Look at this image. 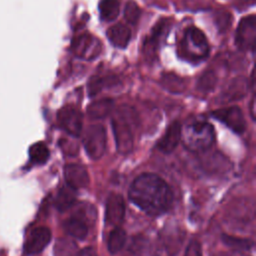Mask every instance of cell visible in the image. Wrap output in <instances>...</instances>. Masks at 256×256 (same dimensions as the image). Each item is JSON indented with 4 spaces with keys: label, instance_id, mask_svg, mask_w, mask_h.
<instances>
[{
    "label": "cell",
    "instance_id": "cell-19",
    "mask_svg": "<svg viewBox=\"0 0 256 256\" xmlns=\"http://www.w3.org/2000/svg\"><path fill=\"white\" fill-rule=\"evenodd\" d=\"M76 200V190L68 185L63 186L58 191L55 198V207L58 211L63 212L68 210Z\"/></svg>",
    "mask_w": 256,
    "mask_h": 256
},
{
    "label": "cell",
    "instance_id": "cell-29",
    "mask_svg": "<svg viewBox=\"0 0 256 256\" xmlns=\"http://www.w3.org/2000/svg\"><path fill=\"white\" fill-rule=\"evenodd\" d=\"M231 23V15L227 12H221L216 16V25L220 31H225Z\"/></svg>",
    "mask_w": 256,
    "mask_h": 256
},
{
    "label": "cell",
    "instance_id": "cell-9",
    "mask_svg": "<svg viewBox=\"0 0 256 256\" xmlns=\"http://www.w3.org/2000/svg\"><path fill=\"white\" fill-rule=\"evenodd\" d=\"M57 121L60 128L71 136L77 137L80 135L82 130V115L75 107L71 105L62 107L57 114Z\"/></svg>",
    "mask_w": 256,
    "mask_h": 256
},
{
    "label": "cell",
    "instance_id": "cell-13",
    "mask_svg": "<svg viewBox=\"0 0 256 256\" xmlns=\"http://www.w3.org/2000/svg\"><path fill=\"white\" fill-rule=\"evenodd\" d=\"M64 177L67 185L75 190L85 188L89 184L88 172L81 164H67L64 167Z\"/></svg>",
    "mask_w": 256,
    "mask_h": 256
},
{
    "label": "cell",
    "instance_id": "cell-33",
    "mask_svg": "<svg viewBox=\"0 0 256 256\" xmlns=\"http://www.w3.org/2000/svg\"><path fill=\"white\" fill-rule=\"evenodd\" d=\"M240 3H243V4H248V5H251V4H254V1L255 0H238Z\"/></svg>",
    "mask_w": 256,
    "mask_h": 256
},
{
    "label": "cell",
    "instance_id": "cell-22",
    "mask_svg": "<svg viewBox=\"0 0 256 256\" xmlns=\"http://www.w3.org/2000/svg\"><path fill=\"white\" fill-rule=\"evenodd\" d=\"M119 82L118 78L115 76H107L104 78L93 76L88 82V94L90 97L97 95L104 87L114 86Z\"/></svg>",
    "mask_w": 256,
    "mask_h": 256
},
{
    "label": "cell",
    "instance_id": "cell-11",
    "mask_svg": "<svg viewBox=\"0 0 256 256\" xmlns=\"http://www.w3.org/2000/svg\"><path fill=\"white\" fill-rule=\"evenodd\" d=\"M125 216V201L118 193H111L106 201L105 222L110 226H119Z\"/></svg>",
    "mask_w": 256,
    "mask_h": 256
},
{
    "label": "cell",
    "instance_id": "cell-12",
    "mask_svg": "<svg viewBox=\"0 0 256 256\" xmlns=\"http://www.w3.org/2000/svg\"><path fill=\"white\" fill-rule=\"evenodd\" d=\"M51 240V231L49 228L40 226L34 228L25 244H24V252L27 255H34L40 253L50 242Z\"/></svg>",
    "mask_w": 256,
    "mask_h": 256
},
{
    "label": "cell",
    "instance_id": "cell-8",
    "mask_svg": "<svg viewBox=\"0 0 256 256\" xmlns=\"http://www.w3.org/2000/svg\"><path fill=\"white\" fill-rule=\"evenodd\" d=\"M85 206V208L79 207V209L75 211V213L64 223V229L66 232L70 236L79 240H82L87 236L89 231V222H87V220L89 221L92 219L89 216V205Z\"/></svg>",
    "mask_w": 256,
    "mask_h": 256
},
{
    "label": "cell",
    "instance_id": "cell-7",
    "mask_svg": "<svg viewBox=\"0 0 256 256\" xmlns=\"http://www.w3.org/2000/svg\"><path fill=\"white\" fill-rule=\"evenodd\" d=\"M212 117L226 125L233 132L241 134L246 129V122L242 110L237 106L221 108L212 112Z\"/></svg>",
    "mask_w": 256,
    "mask_h": 256
},
{
    "label": "cell",
    "instance_id": "cell-31",
    "mask_svg": "<svg viewBox=\"0 0 256 256\" xmlns=\"http://www.w3.org/2000/svg\"><path fill=\"white\" fill-rule=\"evenodd\" d=\"M78 256H98L97 252L92 247H85L79 251Z\"/></svg>",
    "mask_w": 256,
    "mask_h": 256
},
{
    "label": "cell",
    "instance_id": "cell-5",
    "mask_svg": "<svg viewBox=\"0 0 256 256\" xmlns=\"http://www.w3.org/2000/svg\"><path fill=\"white\" fill-rule=\"evenodd\" d=\"M82 143L87 155L91 159H100L106 150L107 144L104 126L101 124H93L87 127L82 137Z\"/></svg>",
    "mask_w": 256,
    "mask_h": 256
},
{
    "label": "cell",
    "instance_id": "cell-30",
    "mask_svg": "<svg viewBox=\"0 0 256 256\" xmlns=\"http://www.w3.org/2000/svg\"><path fill=\"white\" fill-rule=\"evenodd\" d=\"M185 256H201L199 243L196 241H192L185 252Z\"/></svg>",
    "mask_w": 256,
    "mask_h": 256
},
{
    "label": "cell",
    "instance_id": "cell-27",
    "mask_svg": "<svg viewBox=\"0 0 256 256\" xmlns=\"http://www.w3.org/2000/svg\"><path fill=\"white\" fill-rule=\"evenodd\" d=\"M222 241L225 245L238 250H249L253 246V241L249 239L234 237L230 235H222Z\"/></svg>",
    "mask_w": 256,
    "mask_h": 256
},
{
    "label": "cell",
    "instance_id": "cell-32",
    "mask_svg": "<svg viewBox=\"0 0 256 256\" xmlns=\"http://www.w3.org/2000/svg\"><path fill=\"white\" fill-rule=\"evenodd\" d=\"M251 117L254 119L255 118V113H254V98L251 100Z\"/></svg>",
    "mask_w": 256,
    "mask_h": 256
},
{
    "label": "cell",
    "instance_id": "cell-26",
    "mask_svg": "<svg viewBox=\"0 0 256 256\" xmlns=\"http://www.w3.org/2000/svg\"><path fill=\"white\" fill-rule=\"evenodd\" d=\"M216 83H217V76L215 72L212 70H207L197 80L196 88L200 92L209 93L214 90Z\"/></svg>",
    "mask_w": 256,
    "mask_h": 256
},
{
    "label": "cell",
    "instance_id": "cell-15",
    "mask_svg": "<svg viewBox=\"0 0 256 256\" xmlns=\"http://www.w3.org/2000/svg\"><path fill=\"white\" fill-rule=\"evenodd\" d=\"M166 28H167V20L162 19L153 27L150 35L146 37L144 41V46H143V50L146 58L152 59L155 56L157 46L159 44V40L163 35L164 31L166 30Z\"/></svg>",
    "mask_w": 256,
    "mask_h": 256
},
{
    "label": "cell",
    "instance_id": "cell-4",
    "mask_svg": "<svg viewBox=\"0 0 256 256\" xmlns=\"http://www.w3.org/2000/svg\"><path fill=\"white\" fill-rule=\"evenodd\" d=\"M182 50L183 56L189 61L204 59L209 53V44L205 34L194 26L188 27L184 32Z\"/></svg>",
    "mask_w": 256,
    "mask_h": 256
},
{
    "label": "cell",
    "instance_id": "cell-10",
    "mask_svg": "<svg viewBox=\"0 0 256 256\" xmlns=\"http://www.w3.org/2000/svg\"><path fill=\"white\" fill-rule=\"evenodd\" d=\"M71 47L77 57L89 60L97 57L101 51L100 42L89 33H83L74 38Z\"/></svg>",
    "mask_w": 256,
    "mask_h": 256
},
{
    "label": "cell",
    "instance_id": "cell-20",
    "mask_svg": "<svg viewBox=\"0 0 256 256\" xmlns=\"http://www.w3.org/2000/svg\"><path fill=\"white\" fill-rule=\"evenodd\" d=\"M98 10L101 19L110 22L118 17L120 12V4L118 0H100Z\"/></svg>",
    "mask_w": 256,
    "mask_h": 256
},
{
    "label": "cell",
    "instance_id": "cell-16",
    "mask_svg": "<svg viewBox=\"0 0 256 256\" xmlns=\"http://www.w3.org/2000/svg\"><path fill=\"white\" fill-rule=\"evenodd\" d=\"M106 35L113 46L124 49L130 42L131 30L127 25L119 23L111 26L107 30Z\"/></svg>",
    "mask_w": 256,
    "mask_h": 256
},
{
    "label": "cell",
    "instance_id": "cell-6",
    "mask_svg": "<svg viewBox=\"0 0 256 256\" xmlns=\"http://www.w3.org/2000/svg\"><path fill=\"white\" fill-rule=\"evenodd\" d=\"M256 40V16L243 17L238 24L235 34V44L242 51L254 50Z\"/></svg>",
    "mask_w": 256,
    "mask_h": 256
},
{
    "label": "cell",
    "instance_id": "cell-18",
    "mask_svg": "<svg viewBox=\"0 0 256 256\" xmlns=\"http://www.w3.org/2000/svg\"><path fill=\"white\" fill-rule=\"evenodd\" d=\"M113 109L112 99H100L91 103L87 107V114L91 119H103L107 117Z\"/></svg>",
    "mask_w": 256,
    "mask_h": 256
},
{
    "label": "cell",
    "instance_id": "cell-14",
    "mask_svg": "<svg viewBox=\"0 0 256 256\" xmlns=\"http://www.w3.org/2000/svg\"><path fill=\"white\" fill-rule=\"evenodd\" d=\"M181 131L180 123L178 121H173L166 129L165 134L159 139L157 148L165 154L173 152L181 140Z\"/></svg>",
    "mask_w": 256,
    "mask_h": 256
},
{
    "label": "cell",
    "instance_id": "cell-28",
    "mask_svg": "<svg viewBox=\"0 0 256 256\" xmlns=\"http://www.w3.org/2000/svg\"><path fill=\"white\" fill-rule=\"evenodd\" d=\"M140 15H141V10L138 6V4L133 1V0H128L125 4V7H124V18L125 20L132 24V25H135L139 18H140Z\"/></svg>",
    "mask_w": 256,
    "mask_h": 256
},
{
    "label": "cell",
    "instance_id": "cell-17",
    "mask_svg": "<svg viewBox=\"0 0 256 256\" xmlns=\"http://www.w3.org/2000/svg\"><path fill=\"white\" fill-rule=\"evenodd\" d=\"M248 90V81L244 77H236L234 78L227 86L226 91L224 93V97L228 99V101H233L244 97Z\"/></svg>",
    "mask_w": 256,
    "mask_h": 256
},
{
    "label": "cell",
    "instance_id": "cell-25",
    "mask_svg": "<svg viewBox=\"0 0 256 256\" xmlns=\"http://www.w3.org/2000/svg\"><path fill=\"white\" fill-rule=\"evenodd\" d=\"M49 149L43 142H37L29 148V158L34 164H44L49 158Z\"/></svg>",
    "mask_w": 256,
    "mask_h": 256
},
{
    "label": "cell",
    "instance_id": "cell-21",
    "mask_svg": "<svg viewBox=\"0 0 256 256\" xmlns=\"http://www.w3.org/2000/svg\"><path fill=\"white\" fill-rule=\"evenodd\" d=\"M127 240L126 232L120 227L116 226L114 229L110 232L109 238H108V250L111 254H116L118 253L125 245Z\"/></svg>",
    "mask_w": 256,
    "mask_h": 256
},
{
    "label": "cell",
    "instance_id": "cell-3",
    "mask_svg": "<svg viewBox=\"0 0 256 256\" xmlns=\"http://www.w3.org/2000/svg\"><path fill=\"white\" fill-rule=\"evenodd\" d=\"M184 146L195 152L208 149L215 141V131L212 124L204 120L193 121L181 131Z\"/></svg>",
    "mask_w": 256,
    "mask_h": 256
},
{
    "label": "cell",
    "instance_id": "cell-2",
    "mask_svg": "<svg viewBox=\"0 0 256 256\" xmlns=\"http://www.w3.org/2000/svg\"><path fill=\"white\" fill-rule=\"evenodd\" d=\"M115 143L118 152L127 154L134 146V130L138 126V116L133 107H118L111 120Z\"/></svg>",
    "mask_w": 256,
    "mask_h": 256
},
{
    "label": "cell",
    "instance_id": "cell-23",
    "mask_svg": "<svg viewBox=\"0 0 256 256\" xmlns=\"http://www.w3.org/2000/svg\"><path fill=\"white\" fill-rule=\"evenodd\" d=\"M161 85L171 93H182L185 89V82L178 75L173 73H165L160 79Z\"/></svg>",
    "mask_w": 256,
    "mask_h": 256
},
{
    "label": "cell",
    "instance_id": "cell-24",
    "mask_svg": "<svg viewBox=\"0 0 256 256\" xmlns=\"http://www.w3.org/2000/svg\"><path fill=\"white\" fill-rule=\"evenodd\" d=\"M78 253L77 245L69 238H59L55 243V256H78Z\"/></svg>",
    "mask_w": 256,
    "mask_h": 256
},
{
    "label": "cell",
    "instance_id": "cell-1",
    "mask_svg": "<svg viewBox=\"0 0 256 256\" xmlns=\"http://www.w3.org/2000/svg\"><path fill=\"white\" fill-rule=\"evenodd\" d=\"M128 196L131 202L151 216L165 213L172 205L173 193L160 176L144 173L134 179Z\"/></svg>",
    "mask_w": 256,
    "mask_h": 256
}]
</instances>
